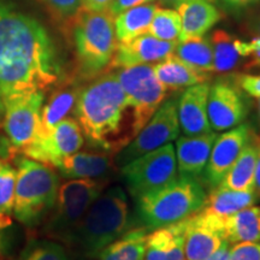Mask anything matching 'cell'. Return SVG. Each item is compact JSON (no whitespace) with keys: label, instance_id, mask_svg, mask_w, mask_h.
Instances as JSON below:
<instances>
[{"label":"cell","instance_id":"obj_28","mask_svg":"<svg viewBox=\"0 0 260 260\" xmlns=\"http://www.w3.org/2000/svg\"><path fill=\"white\" fill-rule=\"evenodd\" d=\"M158 8V4L148 3V4L135 6L116 15L113 18V23H115L116 38L118 44L132 40L139 35L146 34Z\"/></svg>","mask_w":260,"mask_h":260},{"label":"cell","instance_id":"obj_39","mask_svg":"<svg viewBox=\"0 0 260 260\" xmlns=\"http://www.w3.org/2000/svg\"><path fill=\"white\" fill-rule=\"evenodd\" d=\"M222 2L226 6H229V8L241 10V9L251 8V6L259 4L260 0H222Z\"/></svg>","mask_w":260,"mask_h":260},{"label":"cell","instance_id":"obj_36","mask_svg":"<svg viewBox=\"0 0 260 260\" xmlns=\"http://www.w3.org/2000/svg\"><path fill=\"white\" fill-rule=\"evenodd\" d=\"M236 83L246 94L253 98H260V75L242 74L236 77Z\"/></svg>","mask_w":260,"mask_h":260},{"label":"cell","instance_id":"obj_37","mask_svg":"<svg viewBox=\"0 0 260 260\" xmlns=\"http://www.w3.org/2000/svg\"><path fill=\"white\" fill-rule=\"evenodd\" d=\"M153 2L154 0H112L107 10L111 12V15L116 16L121 14L123 11H125V10H129L142 4H148V3Z\"/></svg>","mask_w":260,"mask_h":260},{"label":"cell","instance_id":"obj_32","mask_svg":"<svg viewBox=\"0 0 260 260\" xmlns=\"http://www.w3.org/2000/svg\"><path fill=\"white\" fill-rule=\"evenodd\" d=\"M17 260H73V258L59 242L34 240L25 246Z\"/></svg>","mask_w":260,"mask_h":260},{"label":"cell","instance_id":"obj_14","mask_svg":"<svg viewBox=\"0 0 260 260\" xmlns=\"http://www.w3.org/2000/svg\"><path fill=\"white\" fill-rule=\"evenodd\" d=\"M45 92L39 90L16 100L6 107L3 118L4 129L12 148L22 152L34 139L40 122Z\"/></svg>","mask_w":260,"mask_h":260},{"label":"cell","instance_id":"obj_45","mask_svg":"<svg viewBox=\"0 0 260 260\" xmlns=\"http://www.w3.org/2000/svg\"><path fill=\"white\" fill-rule=\"evenodd\" d=\"M256 110H258V117H259V123H260V98L256 99Z\"/></svg>","mask_w":260,"mask_h":260},{"label":"cell","instance_id":"obj_26","mask_svg":"<svg viewBox=\"0 0 260 260\" xmlns=\"http://www.w3.org/2000/svg\"><path fill=\"white\" fill-rule=\"evenodd\" d=\"M151 230L134 226L106 246L98 255L99 260H144L147 236Z\"/></svg>","mask_w":260,"mask_h":260},{"label":"cell","instance_id":"obj_6","mask_svg":"<svg viewBox=\"0 0 260 260\" xmlns=\"http://www.w3.org/2000/svg\"><path fill=\"white\" fill-rule=\"evenodd\" d=\"M59 178L48 165L30 158L17 159L14 216L27 226L38 225L56 204Z\"/></svg>","mask_w":260,"mask_h":260},{"label":"cell","instance_id":"obj_12","mask_svg":"<svg viewBox=\"0 0 260 260\" xmlns=\"http://www.w3.org/2000/svg\"><path fill=\"white\" fill-rule=\"evenodd\" d=\"M249 106L246 94L234 81L218 80L210 84L207 116L213 132H224L240 125L247 118Z\"/></svg>","mask_w":260,"mask_h":260},{"label":"cell","instance_id":"obj_2","mask_svg":"<svg viewBox=\"0 0 260 260\" xmlns=\"http://www.w3.org/2000/svg\"><path fill=\"white\" fill-rule=\"evenodd\" d=\"M74 115L84 138L104 153H118L135 138L132 112L115 71L99 75L80 90Z\"/></svg>","mask_w":260,"mask_h":260},{"label":"cell","instance_id":"obj_8","mask_svg":"<svg viewBox=\"0 0 260 260\" xmlns=\"http://www.w3.org/2000/svg\"><path fill=\"white\" fill-rule=\"evenodd\" d=\"M116 70L117 79L124 90L132 112L133 128L136 136L165 102L169 90L155 77L151 64Z\"/></svg>","mask_w":260,"mask_h":260},{"label":"cell","instance_id":"obj_9","mask_svg":"<svg viewBox=\"0 0 260 260\" xmlns=\"http://www.w3.org/2000/svg\"><path fill=\"white\" fill-rule=\"evenodd\" d=\"M121 175L134 200L170 183L177 177L175 146L170 142L129 161L121 168Z\"/></svg>","mask_w":260,"mask_h":260},{"label":"cell","instance_id":"obj_17","mask_svg":"<svg viewBox=\"0 0 260 260\" xmlns=\"http://www.w3.org/2000/svg\"><path fill=\"white\" fill-rule=\"evenodd\" d=\"M210 83L203 82L188 87L177 99L180 130L184 136H195L212 132L207 116Z\"/></svg>","mask_w":260,"mask_h":260},{"label":"cell","instance_id":"obj_43","mask_svg":"<svg viewBox=\"0 0 260 260\" xmlns=\"http://www.w3.org/2000/svg\"><path fill=\"white\" fill-rule=\"evenodd\" d=\"M188 2H193V0H159V3L169 6V8H177L178 5L183 4V3H188ZM207 2L213 3L214 0H207Z\"/></svg>","mask_w":260,"mask_h":260},{"label":"cell","instance_id":"obj_1","mask_svg":"<svg viewBox=\"0 0 260 260\" xmlns=\"http://www.w3.org/2000/svg\"><path fill=\"white\" fill-rule=\"evenodd\" d=\"M61 77L57 50L34 18L0 4V116L10 104L45 92Z\"/></svg>","mask_w":260,"mask_h":260},{"label":"cell","instance_id":"obj_18","mask_svg":"<svg viewBox=\"0 0 260 260\" xmlns=\"http://www.w3.org/2000/svg\"><path fill=\"white\" fill-rule=\"evenodd\" d=\"M217 139L216 132L195 136H181L176 141V162L180 177L191 178L201 183L211 149Z\"/></svg>","mask_w":260,"mask_h":260},{"label":"cell","instance_id":"obj_35","mask_svg":"<svg viewBox=\"0 0 260 260\" xmlns=\"http://www.w3.org/2000/svg\"><path fill=\"white\" fill-rule=\"evenodd\" d=\"M230 260H260V243L239 242L229 247Z\"/></svg>","mask_w":260,"mask_h":260},{"label":"cell","instance_id":"obj_38","mask_svg":"<svg viewBox=\"0 0 260 260\" xmlns=\"http://www.w3.org/2000/svg\"><path fill=\"white\" fill-rule=\"evenodd\" d=\"M249 57L245 67L246 70H260V38L255 37L249 41Z\"/></svg>","mask_w":260,"mask_h":260},{"label":"cell","instance_id":"obj_23","mask_svg":"<svg viewBox=\"0 0 260 260\" xmlns=\"http://www.w3.org/2000/svg\"><path fill=\"white\" fill-rule=\"evenodd\" d=\"M152 68L155 77L168 90L188 88L194 84L206 82L210 79V74L195 70L174 54L159 63L152 64Z\"/></svg>","mask_w":260,"mask_h":260},{"label":"cell","instance_id":"obj_42","mask_svg":"<svg viewBox=\"0 0 260 260\" xmlns=\"http://www.w3.org/2000/svg\"><path fill=\"white\" fill-rule=\"evenodd\" d=\"M254 191L260 199V139H259L258 160H256V167H255V172H254Z\"/></svg>","mask_w":260,"mask_h":260},{"label":"cell","instance_id":"obj_30","mask_svg":"<svg viewBox=\"0 0 260 260\" xmlns=\"http://www.w3.org/2000/svg\"><path fill=\"white\" fill-rule=\"evenodd\" d=\"M175 57L201 73H213V50L210 38L194 37L176 42Z\"/></svg>","mask_w":260,"mask_h":260},{"label":"cell","instance_id":"obj_19","mask_svg":"<svg viewBox=\"0 0 260 260\" xmlns=\"http://www.w3.org/2000/svg\"><path fill=\"white\" fill-rule=\"evenodd\" d=\"M187 219L151 230L144 260H186L184 236Z\"/></svg>","mask_w":260,"mask_h":260},{"label":"cell","instance_id":"obj_31","mask_svg":"<svg viewBox=\"0 0 260 260\" xmlns=\"http://www.w3.org/2000/svg\"><path fill=\"white\" fill-rule=\"evenodd\" d=\"M182 30V22L177 10L158 8L149 24L147 34L162 41L177 42Z\"/></svg>","mask_w":260,"mask_h":260},{"label":"cell","instance_id":"obj_3","mask_svg":"<svg viewBox=\"0 0 260 260\" xmlns=\"http://www.w3.org/2000/svg\"><path fill=\"white\" fill-rule=\"evenodd\" d=\"M132 228L128 198L122 187L104 190L89 207L65 245L83 259L99 253Z\"/></svg>","mask_w":260,"mask_h":260},{"label":"cell","instance_id":"obj_44","mask_svg":"<svg viewBox=\"0 0 260 260\" xmlns=\"http://www.w3.org/2000/svg\"><path fill=\"white\" fill-rule=\"evenodd\" d=\"M252 30L255 32L256 37L260 38V16L258 18L255 19V22L253 23V27H252Z\"/></svg>","mask_w":260,"mask_h":260},{"label":"cell","instance_id":"obj_11","mask_svg":"<svg viewBox=\"0 0 260 260\" xmlns=\"http://www.w3.org/2000/svg\"><path fill=\"white\" fill-rule=\"evenodd\" d=\"M83 144L84 136L80 124L76 119L67 117L50 133L32 139L22 153L48 167L59 168L64 159L79 152Z\"/></svg>","mask_w":260,"mask_h":260},{"label":"cell","instance_id":"obj_40","mask_svg":"<svg viewBox=\"0 0 260 260\" xmlns=\"http://www.w3.org/2000/svg\"><path fill=\"white\" fill-rule=\"evenodd\" d=\"M112 0H83L84 9L93 10V11H100V10H107Z\"/></svg>","mask_w":260,"mask_h":260},{"label":"cell","instance_id":"obj_10","mask_svg":"<svg viewBox=\"0 0 260 260\" xmlns=\"http://www.w3.org/2000/svg\"><path fill=\"white\" fill-rule=\"evenodd\" d=\"M180 123L177 115V99L165 100L154 115L146 123L124 148L116 153L115 164L121 169L129 161L170 144L180 136Z\"/></svg>","mask_w":260,"mask_h":260},{"label":"cell","instance_id":"obj_13","mask_svg":"<svg viewBox=\"0 0 260 260\" xmlns=\"http://www.w3.org/2000/svg\"><path fill=\"white\" fill-rule=\"evenodd\" d=\"M253 136L254 133L248 123H241L235 128L217 135L204 171L201 184L210 189L218 186Z\"/></svg>","mask_w":260,"mask_h":260},{"label":"cell","instance_id":"obj_41","mask_svg":"<svg viewBox=\"0 0 260 260\" xmlns=\"http://www.w3.org/2000/svg\"><path fill=\"white\" fill-rule=\"evenodd\" d=\"M229 247H230L229 243H224L218 251H216L212 255H210L209 258L205 260H230Z\"/></svg>","mask_w":260,"mask_h":260},{"label":"cell","instance_id":"obj_22","mask_svg":"<svg viewBox=\"0 0 260 260\" xmlns=\"http://www.w3.org/2000/svg\"><path fill=\"white\" fill-rule=\"evenodd\" d=\"M177 12L180 14L182 22V30L178 41L188 38L204 37L223 18L220 10L207 0L183 3L177 6Z\"/></svg>","mask_w":260,"mask_h":260},{"label":"cell","instance_id":"obj_27","mask_svg":"<svg viewBox=\"0 0 260 260\" xmlns=\"http://www.w3.org/2000/svg\"><path fill=\"white\" fill-rule=\"evenodd\" d=\"M224 235L229 245L260 241V206L246 207L223 218Z\"/></svg>","mask_w":260,"mask_h":260},{"label":"cell","instance_id":"obj_15","mask_svg":"<svg viewBox=\"0 0 260 260\" xmlns=\"http://www.w3.org/2000/svg\"><path fill=\"white\" fill-rule=\"evenodd\" d=\"M228 243L223 218L199 211L187 218L184 236L186 260H205Z\"/></svg>","mask_w":260,"mask_h":260},{"label":"cell","instance_id":"obj_33","mask_svg":"<svg viewBox=\"0 0 260 260\" xmlns=\"http://www.w3.org/2000/svg\"><path fill=\"white\" fill-rule=\"evenodd\" d=\"M17 170L9 162L0 160V224L14 212Z\"/></svg>","mask_w":260,"mask_h":260},{"label":"cell","instance_id":"obj_29","mask_svg":"<svg viewBox=\"0 0 260 260\" xmlns=\"http://www.w3.org/2000/svg\"><path fill=\"white\" fill-rule=\"evenodd\" d=\"M79 93L80 90L76 87H65L54 92L46 105L42 106L40 122L34 138L47 134L58 123L67 118L68 115L74 111Z\"/></svg>","mask_w":260,"mask_h":260},{"label":"cell","instance_id":"obj_4","mask_svg":"<svg viewBox=\"0 0 260 260\" xmlns=\"http://www.w3.org/2000/svg\"><path fill=\"white\" fill-rule=\"evenodd\" d=\"M206 191L199 181L176 177L135 200L136 216L148 230L189 218L203 209Z\"/></svg>","mask_w":260,"mask_h":260},{"label":"cell","instance_id":"obj_21","mask_svg":"<svg viewBox=\"0 0 260 260\" xmlns=\"http://www.w3.org/2000/svg\"><path fill=\"white\" fill-rule=\"evenodd\" d=\"M115 168V158L109 153L76 152L65 158L58 169L69 180H102Z\"/></svg>","mask_w":260,"mask_h":260},{"label":"cell","instance_id":"obj_25","mask_svg":"<svg viewBox=\"0 0 260 260\" xmlns=\"http://www.w3.org/2000/svg\"><path fill=\"white\" fill-rule=\"evenodd\" d=\"M258 151L259 138L254 134L217 187L233 190H254V172Z\"/></svg>","mask_w":260,"mask_h":260},{"label":"cell","instance_id":"obj_20","mask_svg":"<svg viewBox=\"0 0 260 260\" xmlns=\"http://www.w3.org/2000/svg\"><path fill=\"white\" fill-rule=\"evenodd\" d=\"M213 50V73L226 74L245 68L249 57V41H243L218 29L210 38Z\"/></svg>","mask_w":260,"mask_h":260},{"label":"cell","instance_id":"obj_5","mask_svg":"<svg viewBox=\"0 0 260 260\" xmlns=\"http://www.w3.org/2000/svg\"><path fill=\"white\" fill-rule=\"evenodd\" d=\"M115 16L109 10L83 9L73 22V37L77 67L81 76L95 79L109 69L118 41Z\"/></svg>","mask_w":260,"mask_h":260},{"label":"cell","instance_id":"obj_7","mask_svg":"<svg viewBox=\"0 0 260 260\" xmlns=\"http://www.w3.org/2000/svg\"><path fill=\"white\" fill-rule=\"evenodd\" d=\"M104 180H70L59 187L56 204L48 216L45 233L65 243L92 204L105 190Z\"/></svg>","mask_w":260,"mask_h":260},{"label":"cell","instance_id":"obj_34","mask_svg":"<svg viewBox=\"0 0 260 260\" xmlns=\"http://www.w3.org/2000/svg\"><path fill=\"white\" fill-rule=\"evenodd\" d=\"M57 19L73 22L84 9L83 0H42Z\"/></svg>","mask_w":260,"mask_h":260},{"label":"cell","instance_id":"obj_24","mask_svg":"<svg viewBox=\"0 0 260 260\" xmlns=\"http://www.w3.org/2000/svg\"><path fill=\"white\" fill-rule=\"evenodd\" d=\"M259 201L254 190H233L214 187L206 195L201 211L225 218Z\"/></svg>","mask_w":260,"mask_h":260},{"label":"cell","instance_id":"obj_16","mask_svg":"<svg viewBox=\"0 0 260 260\" xmlns=\"http://www.w3.org/2000/svg\"><path fill=\"white\" fill-rule=\"evenodd\" d=\"M175 46L176 42L159 40L146 32L132 40L118 44L110 68L119 69L159 63L174 53Z\"/></svg>","mask_w":260,"mask_h":260}]
</instances>
